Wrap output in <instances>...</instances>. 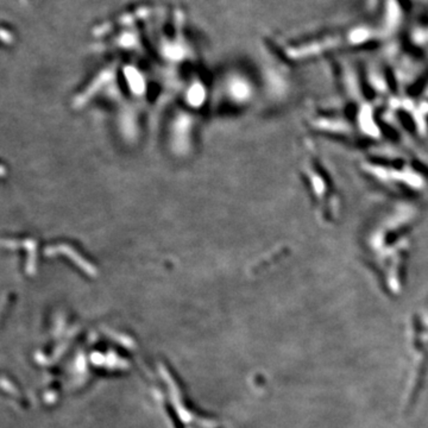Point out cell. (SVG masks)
<instances>
[{"mask_svg":"<svg viewBox=\"0 0 428 428\" xmlns=\"http://www.w3.org/2000/svg\"><path fill=\"white\" fill-rule=\"evenodd\" d=\"M360 169L375 185L395 194L428 196V168L405 152L398 156L388 151L369 154L361 158Z\"/></svg>","mask_w":428,"mask_h":428,"instance_id":"cell-1","label":"cell"}]
</instances>
